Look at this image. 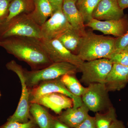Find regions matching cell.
<instances>
[{"label": "cell", "mask_w": 128, "mask_h": 128, "mask_svg": "<svg viewBox=\"0 0 128 128\" xmlns=\"http://www.w3.org/2000/svg\"><path fill=\"white\" fill-rule=\"evenodd\" d=\"M0 46L18 60L26 63L32 70L44 68L53 63L38 38L9 37L0 40Z\"/></svg>", "instance_id": "cell-1"}, {"label": "cell", "mask_w": 128, "mask_h": 128, "mask_svg": "<svg viewBox=\"0 0 128 128\" xmlns=\"http://www.w3.org/2000/svg\"><path fill=\"white\" fill-rule=\"evenodd\" d=\"M116 38L86 32L82 38L77 55L83 61L109 59L115 51Z\"/></svg>", "instance_id": "cell-2"}, {"label": "cell", "mask_w": 128, "mask_h": 128, "mask_svg": "<svg viewBox=\"0 0 128 128\" xmlns=\"http://www.w3.org/2000/svg\"><path fill=\"white\" fill-rule=\"evenodd\" d=\"M79 69L73 64L66 62L53 63L46 68L31 71L24 69L26 84L28 89H32L41 82L60 78L66 74H76Z\"/></svg>", "instance_id": "cell-3"}, {"label": "cell", "mask_w": 128, "mask_h": 128, "mask_svg": "<svg viewBox=\"0 0 128 128\" xmlns=\"http://www.w3.org/2000/svg\"><path fill=\"white\" fill-rule=\"evenodd\" d=\"M13 36L41 39V26L29 14H20L0 26V40Z\"/></svg>", "instance_id": "cell-4"}, {"label": "cell", "mask_w": 128, "mask_h": 128, "mask_svg": "<svg viewBox=\"0 0 128 128\" xmlns=\"http://www.w3.org/2000/svg\"><path fill=\"white\" fill-rule=\"evenodd\" d=\"M8 70L14 72L18 76L22 85V93L19 103L16 112L8 119V121L26 122L31 118L30 112L29 90L25 83L24 68L14 60H11L6 64Z\"/></svg>", "instance_id": "cell-5"}, {"label": "cell", "mask_w": 128, "mask_h": 128, "mask_svg": "<svg viewBox=\"0 0 128 128\" xmlns=\"http://www.w3.org/2000/svg\"><path fill=\"white\" fill-rule=\"evenodd\" d=\"M113 64L109 59L102 58L84 61L79 68L82 73L80 81L85 84H104Z\"/></svg>", "instance_id": "cell-6"}, {"label": "cell", "mask_w": 128, "mask_h": 128, "mask_svg": "<svg viewBox=\"0 0 128 128\" xmlns=\"http://www.w3.org/2000/svg\"><path fill=\"white\" fill-rule=\"evenodd\" d=\"M108 92L104 84L92 83L82 96V102L89 111L96 113L105 112L112 106Z\"/></svg>", "instance_id": "cell-7"}, {"label": "cell", "mask_w": 128, "mask_h": 128, "mask_svg": "<svg viewBox=\"0 0 128 128\" xmlns=\"http://www.w3.org/2000/svg\"><path fill=\"white\" fill-rule=\"evenodd\" d=\"M29 90L30 103H34L43 95L52 92L62 93L70 98L73 100V108L80 106L83 103L82 98L76 96L70 93L61 81L60 78L44 82Z\"/></svg>", "instance_id": "cell-8"}, {"label": "cell", "mask_w": 128, "mask_h": 128, "mask_svg": "<svg viewBox=\"0 0 128 128\" xmlns=\"http://www.w3.org/2000/svg\"><path fill=\"white\" fill-rule=\"evenodd\" d=\"M41 44L53 63L66 62L73 64L79 69L84 61L63 46L57 39H39Z\"/></svg>", "instance_id": "cell-9"}, {"label": "cell", "mask_w": 128, "mask_h": 128, "mask_svg": "<svg viewBox=\"0 0 128 128\" xmlns=\"http://www.w3.org/2000/svg\"><path fill=\"white\" fill-rule=\"evenodd\" d=\"M72 28L62 9L57 10L41 26V39H57L61 34Z\"/></svg>", "instance_id": "cell-10"}, {"label": "cell", "mask_w": 128, "mask_h": 128, "mask_svg": "<svg viewBox=\"0 0 128 128\" xmlns=\"http://www.w3.org/2000/svg\"><path fill=\"white\" fill-rule=\"evenodd\" d=\"M85 26L102 32L105 34H111L119 38L128 32V19L125 16L116 20L105 21L93 18L86 23Z\"/></svg>", "instance_id": "cell-11"}, {"label": "cell", "mask_w": 128, "mask_h": 128, "mask_svg": "<svg viewBox=\"0 0 128 128\" xmlns=\"http://www.w3.org/2000/svg\"><path fill=\"white\" fill-rule=\"evenodd\" d=\"M34 103L50 108L57 114H60L63 110L72 108L73 106L72 98L58 92L45 94L37 99Z\"/></svg>", "instance_id": "cell-12"}, {"label": "cell", "mask_w": 128, "mask_h": 128, "mask_svg": "<svg viewBox=\"0 0 128 128\" xmlns=\"http://www.w3.org/2000/svg\"><path fill=\"white\" fill-rule=\"evenodd\" d=\"M123 10L118 0H101L93 12L92 17L101 21L120 19L124 16Z\"/></svg>", "instance_id": "cell-13"}, {"label": "cell", "mask_w": 128, "mask_h": 128, "mask_svg": "<svg viewBox=\"0 0 128 128\" xmlns=\"http://www.w3.org/2000/svg\"><path fill=\"white\" fill-rule=\"evenodd\" d=\"M128 66L113 64L104 84L108 92L120 90L128 83Z\"/></svg>", "instance_id": "cell-14"}, {"label": "cell", "mask_w": 128, "mask_h": 128, "mask_svg": "<svg viewBox=\"0 0 128 128\" xmlns=\"http://www.w3.org/2000/svg\"><path fill=\"white\" fill-rule=\"evenodd\" d=\"M62 12L68 22L82 37L86 34L85 22L82 15L73 0H64Z\"/></svg>", "instance_id": "cell-15"}, {"label": "cell", "mask_w": 128, "mask_h": 128, "mask_svg": "<svg viewBox=\"0 0 128 128\" xmlns=\"http://www.w3.org/2000/svg\"><path fill=\"white\" fill-rule=\"evenodd\" d=\"M89 111L87 106L83 103L76 108L72 107L66 109L57 118L70 128H75L87 118Z\"/></svg>", "instance_id": "cell-16"}, {"label": "cell", "mask_w": 128, "mask_h": 128, "mask_svg": "<svg viewBox=\"0 0 128 128\" xmlns=\"http://www.w3.org/2000/svg\"><path fill=\"white\" fill-rule=\"evenodd\" d=\"M34 5L33 11L28 14L41 26L54 12V9L48 0H34Z\"/></svg>", "instance_id": "cell-17"}, {"label": "cell", "mask_w": 128, "mask_h": 128, "mask_svg": "<svg viewBox=\"0 0 128 128\" xmlns=\"http://www.w3.org/2000/svg\"><path fill=\"white\" fill-rule=\"evenodd\" d=\"M30 112L40 128H51L54 118L43 106L37 103H30Z\"/></svg>", "instance_id": "cell-18"}, {"label": "cell", "mask_w": 128, "mask_h": 128, "mask_svg": "<svg viewBox=\"0 0 128 128\" xmlns=\"http://www.w3.org/2000/svg\"><path fill=\"white\" fill-rule=\"evenodd\" d=\"M34 8V0H12L9 6L7 19L2 25L20 14H30Z\"/></svg>", "instance_id": "cell-19"}, {"label": "cell", "mask_w": 128, "mask_h": 128, "mask_svg": "<svg viewBox=\"0 0 128 128\" xmlns=\"http://www.w3.org/2000/svg\"><path fill=\"white\" fill-rule=\"evenodd\" d=\"M82 38L78 32L72 28L61 34L57 39L71 52L77 54Z\"/></svg>", "instance_id": "cell-20"}, {"label": "cell", "mask_w": 128, "mask_h": 128, "mask_svg": "<svg viewBox=\"0 0 128 128\" xmlns=\"http://www.w3.org/2000/svg\"><path fill=\"white\" fill-rule=\"evenodd\" d=\"M60 80L69 91L77 97L82 96L86 90L76 77L74 74H66L62 76Z\"/></svg>", "instance_id": "cell-21"}, {"label": "cell", "mask_w": 128, "mask_h": 128, "mask_svg": "<svg viewBox=\"0 0 128 128\" xmlns=\"http://www.w3.org/2000/svg\"><path fill=\"white\" fill-rule=\"evenodd\" d=\"M101 0H78L76 6L86 23L93 18L92 14L95 8Z\"/></svg>", "instance_id": "cell-22"}, {"label": "cell", "mask_w": 128, "mask_h": 128, "mask_svg": "<svg viewBox=\"0 0 128 128\" xmlns=\"http://www.w3.org/2000/svg\"><path fill=\"white\" fill-rule=\"evenodd\" d=\"M116 117V110L113 106L105 112H96L94 116L96 128H109Z\"/></svg>", "instance_id": "cell-23"}, {"label": "cell", "mask_w": 128, "mask_h": 128, "mask_svg": "<svg viewBox=\"0 0 128 128\" xmlns=\"http://www.w3.org/2000/svg\"><path fill=\"white\" fill-rule=\"evenodd\" d=\"M109 60L113 64L128 66V52L124 50L115 51Z\"/></svg>", "instance_id": "cell-24"}, {"label": "cell", "mask_w": 128, "mask_h": 128, "mask_svg": "<svg viewBox=\"0 0 128 128\" xmlns=\"http://www.w3.org/2000/svg\"><path fill=\"white\" fill-rule=\"evenodd\" d=\"M36 123L34 119L25 123L19 122L16 121H8L0 128H34Z\"/></svg>", "instance_id": "cell-25"}, {"label": "cell", "mask_w": 128, "mask_h": 128, "mask_svg": "<svg viewBox=\"0 0 128 128\" xmlns=\"http://www.w3.org/2000/svg\"><path fill=\"white\" fill-rule=\"evenodd\" d=\"M12 0H0V26L5 23L9 14L10 3Z\"/></svg>", "instance_id": "cell-26"}, {"label": "cell", "mask_w": 128, "mask_h": 128, "mask_svg": "<svg viewBox=\"0 0 128 128\" xmlns=\"http://www.w3.org/2000/svg\"><path fill=\"white\" fill-rule=\"evenodd\" d=\"M128 46V32L122 36L117 38L114 52L124 50Z\"/></svg>", "instance_id": "cell-27"}, {"label": "cell", "mask_w": 128, "mask_h": 128, "mask_svg": "<svg viewBox=\"0 0 128 128\" xmlns=\"http://www.w3.org/2000/svg\"><path fill=\"white\" fill-rule=\"evenodd\" d=\"M75 128H96L95 117L89 115L82 123Z\"/></svg>", "instance_id": "cell-28"}, {"label": "cell", "mask_w": 128, "mask_h": 128, "mask_svg": "<svg viewBox=\"0 0 128 128\" xmlns=\"http://www.w3.org/2000/svg\"><path fill=\"white\" fill-rule=\"evenodd\" d=\"M51 4L54 12L57 10L62 9L64 0H48Z\"/></svg>", "instance_id": "cell-29"}, {"label": "cell", "mask_w": 128, "mask_h": 128, "mask_svg": "<svg viewBox=\"0 0 128 128\" xmlns=\"http://www.w3.org/2000/svg\"><path fill=\"white\" fill-rule=\"evenodd\" d=\"M51 128H71L67 126L61 121L54 118Z\"/></svg>", "instance_id": "cell-30"}, {"label": "cell", "mask_w": 128, "mask_h": 128, "mask_svg": "<svg viewBox=\"0 0 128 128\" xmlns=\"http://www.w3.org/2000/svg\"><path fill=\"white\" fill-rule=\"evenodd\" d=\"M109 128H126L123 122L117 119L114 120Z\"/></svg>", "instance_id": "cell-31"}, {"label": "cell", "mask_w": 128, "mask_h": 128, "mask_svg": "<svg viewBox=\"0 0 128 128\" xmlns=\"http://www.w3.org/2000/svg\"><path fill=\"white\" fill-rule=\"evenodd\" d=\"M118 1L120 6L123 10L128 8V0H118Z\"/></svg>", "instance_id": "cell-32"}, {"label": "cell", "mask_w": 128, "mask_h": 128, "mask_svg": "<svg viewBox=\"0 0 128 128\" xmlns=\"http://www.w3.org/2000/svg\"><path fill=\"white\" fill-rule=\"evenodd\" d=\"M124 50H126V51H128V46H127Z\"/></svg>", "instance_id": "cell-33"}, {"label": "cell", "mask_w": 128, "mask_h": 128, "mask_svg": "<svg viewBox=\"0 0 128 128\" xmlns=\"http://www.w3.org/2000/svg\"><path fill=\"white\" fill-rule=\"evenodd\" d=\"M1 96H2L1 92L0 91V98L1 97Z\"/></svg>", "instance_id": "cell-34"}, {"label": "cell", "mask_w": 128, "mask_h": 128, "mask_svg": "<svg viewBox=\"0 0 128 128\" xmlns=\"http://www.w3.org/2000/svg\"><path fill=\"white\" fill-rule=\"evenodd\" d=\"M74 0V1H75V2H76V1H77V0Z\"/></svg>", "instance_id": "cell-35"}, {"label": "cell", "mask_w": 128, "mask_h": 128, "mask_svg": "<svg viewBox=\"0 0 128 128\" xmlns=\"http://www.w3.org/2000/svg\"></svg>", "instance_id": "cell-36"}, {"label": "cell", "mask_w": 128, "mask_h": 128, "mask_svg": "<svg viewBox=\"0 0 128 128\" xmlns=\"http://www.w3.org/2000/svg\"></svg>", "instance_id": "cell-37"}]
</instances>
